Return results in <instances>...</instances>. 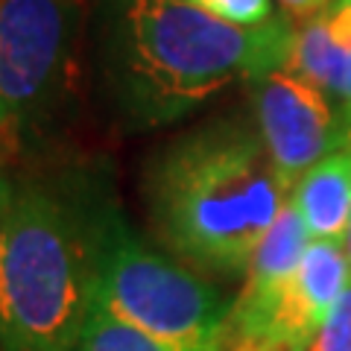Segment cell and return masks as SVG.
<instances>
[{
  "label": "cell",
  "mask_w": 351,
  "mask_h": 351,
  "mask_svg": "<svg viewBox=\"0 0 351 351\" xmlns=\"http://www.w3.org/2000/svg\"><path fill=\"white\" fill-rule=\"evenodd\" d=\"M276 3H278V12L287 21L302 24V21H311L316 15H322L331 0H276Z\"/></svg>",
  "instance_id": "13"
},
{
  "label": "cell",
  "mask_w": 351,
  "mask_h": 351,
  "mask_svg": "<svg viewBox=\"0 0 351 351\" xmlns=\"http://www.w3.org/2000/svg\"><path fill=\"white\" fill-rule=\"evenodd\" d=\"M307 351H351V281L337 299L334 311L316 331Z\"/></svg>",
  "instance_id": "11"
},
{
  "label": "cell",
  "mask_w": 351,
  "mask_h": 351,
  "mask_svg": "<svg viewBox=\"0 0 351 351\" xmlns=\"http://www.w3.org/2000/svg\"><path fill=\"white\" fill-rule=\"evenodd\" d=\"M252 120L269 152L281 188L293 196L304 173L348 138L331 97L290 62L249 80Z\"/></svg>",
  "instance_id": "5"
},
{
  "label": "cell",
  "mask_w": 351,
  "mask_h": 351,
  "mask_svg": "<svg viewBox=\"0 0 351 351\" xmlns=\"http://www.w3.org/2000/svg\"><path fill=\"white\" fill-rule=\"evenodd\" d=\"M290 64L331 97V103L343 114L346 126L351 132V50L339 47L328 36L319 15L295 24Z\"/></svg>",
  "instance_id": "8"
},
{
  "label": "cell",
  "mask_w": 351,
  "mask_h": 351,
  "mask_svg": "<svg viewBox=\"0 0 351 351\" xmlns=\"http://www.w3.org/2000/svg\"><path fill=\"white\" fill-rule=\"evenodd\" d=\"M295 24L281 12L243 29L188 0H97V68L129 129L170 126L228 85L290 62Z\"/></svg>",
  "instance_id": "1"
},
{
  "label": "cell",
  "mask_w": 351,
  "mask_h": 351,
  "mask_svg": "<svg viewBox=\"0 0 351 351\" xmlns=\"http://www.w3.org/2000/svg\"><path fill=\"white\" fill-rule=\"evenodd\" d=\"M319 18L328 29V36H331L339 47L351 50V0H331Z\"/></svg>",
  "instance_id": "12"
},
{
  "label": "cell",
  "mask_w": 351,
  "mask_h": 351,
  "mask_svg": "<svg viewBox=\"0 0 351 351\" xmlns=\"http://www.w3.org/2000/svg\"><path fill=\"white\" fill-rule=\"evenodd\" d=\"M351 135V132H348ZM346 252H348V261H351V223H348V234H346Z\"/></svg>",
  "instance_id": "14"
},
{
  "label": "cell",
  "mask_w": 351,
  "mask_h": 351,
  "mask_svg": "<svg viewBox=\"0 0 351 351\" xmlns=\"http://www.w3.org/2000/svg\"><path fill=\"white\" fill-rule=\"evenodd\" d=\"M71 0H0V135L36 117L59 85Z\"/></svg>",
  "instance_id": "6"
},
{
  "label": "cell",
  "mask_w": 351,
  "mask_h": 351,
  "mask_svg": "<svg viewBox=\"0 0 351 351\" xmlns=\"http://www.w3.org/2000/svg\"><path fill=\"white\" fill-rule=\"evenodd\" d=\"M94 304L182 351H219L232 311L205 276L132 232L112 202L100 217Z\"/></svg>",
  "instance_id": "4"
},
{
  "label": "cell",
  "mask_w": 351,
  "mask_h": 351,
  "mask_svg": "<svg viewBox=\"0 0 351 351\" xmlns=\"http://www.w3.org/2000/svg\"><path fill=\"white\" fill-rule=\"evenodd\" d=\"M188 3L199 6L202 12L226 21V24L243 27V29L263 27L278 15L272 0H188Z\"/></svg>",
  "instance_id": "10"
},
{
  "label": "cell",
  "mask_w": 351,
  "mask_h": 351,
  "mask_svg": "<svg viewBox=\"0 0 351 351\" xmlns=\"http://www.w3.org/2000/svg\"><path fill=\"white\" fill-rule=\"evenodd\" d=\"M290 202L299 208L311 240L346 243L351 223V135L304 173Z\"/></svg>",
  "instance_id": "7"
},
{
  "label": "cell",
  "mask_w": 351,
  "mask_h": 351,
  "mask_svg": "<svg viewBox=\"0 0 351 351\" xmlns=\"http://www.w3.org/2000/svg\"><path fill=\"white\" fill-rule=\"evenodd\" d=\"M73 351H182V348L161 343V339L138 331L135 325L117 319V316L94 304L88 325Z\"/></svg>",
  "instance_id": "9"
},
{
  "label": "cell",
  "mask_w": 351,
  "mask_h": 351,
  "mask_svg": "<svg viewBox=\"0 0 351 351\" xmlns=\"http://www.w3.org/2000/svg\"><path fill=\"white\" fill-rule=\"evenodd\" d=\"M149 226L184 267L243 278L290 193L246 117H217L167 141L144 179Z\"/></svg>",
  "instance_id": "2"
},
{
  "label": "cell",
  "mask_w": 351,
  "mask_h": 351,
  "mask_svg": "<svg viewBox=\"0 0 351 351\" xmlns=\"http://www.w3.org/2000/svg\"><path fill=\"white\" fill-rule=\"evenodd\" d=\"M106 199L0 170V351H73L97 302Z\"/></svg>",
  "instance_id": "3"
}]
</instances>
